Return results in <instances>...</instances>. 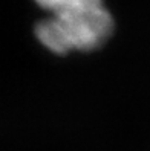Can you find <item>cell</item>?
Segmentation results:
<instances>
[{
    "label": "cell",
    "mask_w": 150,
    "mask_h": 151,
    "mask_svg": "<svg viewBox=\"0 0 150 151\" xmlns=\"http://www.w3.org/2000/svg\"><path fill=\"white\" fill-rule=\"evenodd\" d=\"M115 23L104 6L49 15L35 24V37L48 50L64 55L72 50L101 47L113 32Z\"/></svg>",
    "instance_id": "1"
},
{
    "label": "cell",
    "mask_w": 150,
    "mask_h": 151,
    "mask_svg": "<svg viewBox=\"0 0 150 151\" xmlns=\"http://www.w3.org/2000/svg\"><path fill=\"white\" fill-rule=\"evenodd\" d=\"M35 3L48 11L49 15H55L104 6V0H35Z\"/></svg>",
    "instance_id": "2"
}]
</instances>
